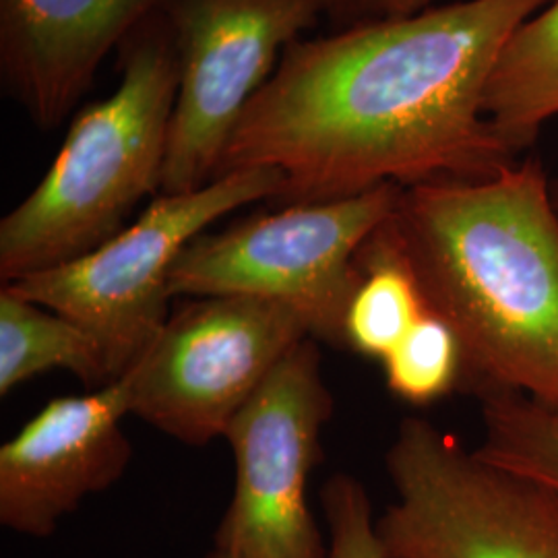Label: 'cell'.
Masks as SVG:
<instances>
[{
  "label": "cell",
  "mask_w": 558,
  "mask_h": 558,
  "mask_svg": "<svg viewBox=\"0 0 558 558\" xmlns=\"http://www.w3.org/2000/svg\"><path fill=\"white\" fill-rule=\"evenodd\" d=\"M548 2L463 0L290 44L218 177L274 168L290 205L497 174L518 154L484 112L486 87L513 32Z\"/></svg>",
  "instance_id": "1"
},
{
  "label": "cell",
  "mask_w": 558,
  "mask_h": 558,
  "mask_svg": "<svg viewBox=\"0 0 558 558\" xmlns=\"http://www.w3.org/2000/svg\"><path fill=\"white\" fill-rule=\"evenodd\" d=\"M391 226L428 308L458 336L461 387L558 412V207L542 161L408 186Z\"/></svg>",
  "instance_id": "2"
},
{
  "label": "cell",
  "mask_w": 558,
  "mask_h": 558,
  "mask_svg": "<svg viewBox=\"0 0 558 558\" xmlns=\"http://www.w3.org/2000/svg\"><path fill=\"white\" fill-rule=\"evenodd\" d=\"M177 89L174 34L149 21L129 41L117 89L73 120L38 186L0 221L2 283L98 248L160 195Z\"/></svg>",
  "instance_id": "3"
},
{
  "label": "cell",
  "mask_w": 558,
  "mask_h": 558,
  "mask_svg": "<svg viewBox=\"0 0 558 558\" xmlns=\"http://www.w3.org/2000/svg\"><path fill=\"white\" fill-rule=\"evenodd\" d=\"M403 186L383 184L345 199L290 203L193 240L172 276V299L257 296L299 315L308 336L338 350L362 281L359 255L393 218Z\"/></svg>",
  "instance_id": "4"
},
{
  "label": "cell",
  "mask_w": 558,
  "mask_h": 558,
  "mask_svg": "<svg viewBox=\"0 0 558 558\" xmlns=\"http://www.w3.org/2000/svg\"><path fill=\"white\" fill-rule=\"evenodd\" d=\"M281 191L278 170L246 168L193 193H160L98 248L2 286L81 325L100 343L112 383L133 368L170 319V276L182 251L223 216L279 199Z\"/></svg>",
  "instance_id": "5"
},
{
  "label": "cell",
  "mask_w": 558,
  "mask_h": 558,
  "mask_svg": "<svg viewBox=\"0 0 558 558\" xmlns=\"http://www.w3.org/2000/svg\"><path fill=\"white\" fill-rule=\"evenodd\" d=\"M396 500L377 518L385 558H558V495L405 418L387 449Z\"/></svg>",
  "instance_id": "6"
},
{
  "label": "cell",
  "mask_w": 558,
  "mask_h": 558,
  "mask_svg": "<svg viewBox=\"0 0 558 558\" xmlns=\"http://www.w3.org/2000/svg\"><path fill=\"white\" fill-rule=\"evenodd\" d=\"M306 338L299 315L274 300L191 299L120 377L131 416L193 447L226 437L240 410Z\"/></svg>",
  "instance_id": "7"
},
{
  "label": "cell",
  "mask_w": 558,
  "mask_h": 558,
  "mask_svg": "<svg viewBox=\"0 0 558 558\" xmlns=\"http://www.w3.org/2000/svg\"><path fill=\"white\" fill-rule=\"evenodd\" d=\"M331 414L319 341L302 339L223 437L234 453V493L203 558H327L306 490Z\"/></svg>",
  "instance_id": "8"
},
{
  "label": "cell",
  "mask_w": 558,
  "mask_h": 558,
  "mask_svg": "<svg viewBox=\"0 0 558 558\" xmlns=\"http://www.w3.org/2000/svg\"><path fill=\"white\" fill-rule=\"evenodd\" d=\"M327 0H177L179 89L161 195L193 193L218 177L248 104Z\"/></svg>",
  "instance_id": "9"
},
{
  "label": "cell",
  "mask_w": 558,
  "mask_h": 558,
  "mask_svg": "<svg viewBox=\"0 0 558 558\" xmlns=\"http://www.w3.org/2000/svg\"><path fill=\"white\" fill-rule=\"evenodd\" d=\"M126 416L131 401L120 379L48 401L0 447V523L48 538L89 495L110 488L133 456L122 430Z\"/></svg>",
  "instance_id": "10"
},
{
  "label": "cell",
  "mask_w": 558,
  "mask_h": 558,
  "mask_svg": "<svg viewBox=\"0 0 558 558\" xmlns=\"http://www.w3.org/2000/svg\"><path fill=\"white\" fill-rule=\"evenodd\" d=\"M177 0H0V71L41 131L71 114L104 59Z\"/></svg>",
  "instance_id": "11"
},
{
  "label": "cell",
  "mask_w": 558,
  "mask_h": 558,
  "mask_svg": "<svg viewBox=\"0 0 558 558\" xmlns=\"http://www.w3.org/2000/svg\"><path fill=\"white\" fill-rule=\"evenodd\" d=\"M484 112L513 154L558 117V0L523 21L490 75Z\"/></svg>",
  "instance_id": "12"
},
{
  "label": "cell",
  "mask_w": 558,
  "mask_h": 558,
  "mask_svg": "<svg viewBox=\"0 0 558 558\" xmlns=\"http://www.w3.org/2000/svg\"><path fill=\"white\" fill-rule=\"evenodd\" d=\"M48 371H66L85 385L110 383L100 343L75 320L0 290V396Z\"/></svg>",
  "instance_id": "13"
},
{
  "label": "cell",
  "mask_w": 558,
  "mask_h": 558,
  "mask_svg": "<svg viewBox=\"0 0 558 558\" xmlns=\"http://www.w3.org/2000/svg\"><path fill=\"white\" fill-rule=\"evenodd\" d=\"M359 265L362 281L348 308L345 345L383 360L428 313V304L391 220L362 246Z\"/></svg>",
  "instance_id": "14"
},
{
  "label": "cell",
  "mask_w": 558,
  "mask_h": 558,
  "mask_svg": "<svg viewBox=\"0 0 558 558\" xmlns=\"http://www.w3.org/2000/svg\"><path fill=\"white\" fill-rule=\"evenodd\" d=\"M482 401L484 439L480 458L539 482L558 495V412L521 396Z\"/></svg>",
  "instance_id": "15"
},
{
  "label": "cell",
  "mask_w": 558,
  "mask_h": 558,
  "mask_svg": "<svg viewBox=\"0 0 558 558\" xmlns=\"http://www.w3.org/2000/svg\"><path fill=\"white\" fill-rule=\"evenodd\" d=\"M380 362L389 391L412 405L435 403L461 387L458 336L430 308Z\"/></svg>",
  "instance_id": "16"
},
{
  "label": "cell",
  "mask_w": 558,
  "mask_h": 558,
  "mask_svg": "<svg viewBox=\"0 0 558 558\" xmlns=\"http://www.w3.org/2000/svg\"><path fill=\"white\" fill-rule=\"evenodd\" d=\"M320 502L329 530L327 558H385L373 505L360 480L331 476L320 488Z\"/></svg>",
  "instance_id": "17"
},
{
  "label": "cell",
  "mask_w": 558,
  "mask_h": 558,
  "mask_svg": "<svg viewBox=\"0 0 558 558\" xmlns=\"http://www.w3.org/2000/svg\"><path fill=\"white\" fill-rule=\"evenodd\" d=\"M362 2L380 13V17L414 15L433 4V0H362Z\"/></svg>",
  "instance_id": "18"
},
{
  "label": "cell",
  "mask_w": 558,
  "mask_h": 558,
  "mask_svg": "<svg viewBox=\"0 0 558 558\" xmlns=\"http://www.w3.org/2000/svg\"><path fill=\"white\" fill-rule=\"evenodd\" d=\"M327 2H329V9H338V7H348V4L362 2V0H327Z\"/></svg>",
  "instance_id": "19"
},
{
  "label": "cell",
  "mask_w": 558,
  "mask_h": 558,
  "mask_svg": "<svg viewBox=\"0 0 558 558\" xmlns=\"http://www.w3.org/2000/svg\"><path fill=\"white\" fill-rule=\"evenodd\" d=\"M553 193H555V203H557L558 207V182L557 184H553Z\"/></svg>",
  "instance_id": "20"
}]
</instances>
